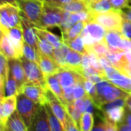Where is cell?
<instances>
[{"label": "cell", "instance_id": "obj_9", "mask_svg": "<svg viewBox=\"0 0 131 131\" xmlns=\"http://www.w3.org/2000/svg\"><path fill=\"white\" fill-rule=\"evenodd\" d=\"M104 69L107 80L110 81L122 90L131 94V78L129 75L113 65H107Z\"/></svg>", "mask_w": 131, "mask_h": 131}, {"label": "cell", "instance_id": "obj_33", "mask_svg": "<svg viewBox=\"0 0 131 131\" xmlns=\"http://www.w3.org/2000/svg\"><path fill=\"white\" fill-rule=\"evenodd\" d=\"M18 94V84L15 78L9 72L8 80L5 86V97L17 96Z\"/></svg>", "mask_w": 131, "mask_h": 131}, {"label": "cell", "instance_id": "obj_6", "mask_svg": "<svg viewBox=\"0 0 131 131\" xmlns=\"http://www.w3.org/2000/svg\"><path fill=\"white\" fill-rule=\"evenodd\" d=\"M44 3L39 0H17L21 14L36 26L39 25Z\"/></svg>", "mask_w": 131, "mask_h": 131}, {"label": "cell", "instance_id": "obj_11", "mask_svg": "<svg viewBox=\"0 0 131 131\" xmlns=\"http://www.w3.org/2000/svg\"><path fill=\"white\" fill-rule=\"evenodd\" d=\"M46 97L48 99V102L49 103V104L51 105L52 108L53 112L55 114V115L57 116V117L61 123L65 131L66 121H67V117L68 115L67 107L49 88H48L46 91Z\"/></svg>", "mask_w": 131, "mask_h": 131}, {"label": "cell", "instance_id": "obj_48", "mask_svg": "<svg viewBox=\"0 0 131 131\" xmlns=\"http://www.w3.org/2000/svg\"><path fill=\"white\" fill-rule=\"evenodd\" d=\"M88 5V7H89V5L92 3V2H94V1H96V0H83Z\"/></svg>", "mask_w": 131, "mask_h": 131}, {"label": "cell", "instance_id": "obj_35", "mask_svg": "<svg viewBox=\"0 0 131 131\" xmlns=\"http://www.w3.org/2000/svg\"><path fill=\"white\" fill-rule=\"evenodd\" d=\"M94 115L91 112H84L81 115L80 122V130L91 131L94 127Z\"/></svg>", "mask_w": 131, "mask_h": 131}, {"label": "cell", "instance_id": "obj_24", "mask_svg": "<svg viewBox=\"0 0 131 131\" xmlns=\"http://www.w3.org/2000/svg\"><path fill=\"white\" fill-rule=\"evenodd\" d=\"M0 49H1V53H2L6 58H8V59L19 58L10 38L6 34H5L2 31H1Z\"/></svg>", "mask_w": 131, "mask_h": 131}, {"label": "cell", "instance_id": "obj_53", "mask_svg": "<svg viewBox=\"0 0 131 131\" xmlns=\"http://www.w3.org/2000/svg\"><path fill=\"white\" fill-rule=\"evenodd\" d=\"M130 8H131V6H130Z\"/></svg>", "mask_w": 131, "mask_h": 131}, {"label": "cell", "instance_id": "obj_41", "mask_svg": "<svg viewBox=\"0 0 131 131\" xmlns=\"http://www.w3.org/2000/svg\"><path fill=\"white\" fill-rule=\"evenodd\" d=\"M114 9L121 10L129 6V0H110Z\"/></svg>", "mask_w": 131, "mask_h": 131}, {"label": "cell", "instance_id": "obj_54", "mask_svg": "<svg viewBox=\"0 0 131 131\" xmlns=\"http://www.w3.org/2000/svg\"><path fill=\"white\" fill-rule=\"evenodd\" d=\"M130 2H131V1H130Z\"/></svg>", "mask_w": 131, "mask_h": 131}, {"label": "cell", "instance_id": "obj_19", "mask_svg": "<svg viewBox=\"0 0 131 131\" xmlns=\"http://www.w3.org/2000/svg\"><path fill=\"white\" fill-rule=\"evenodd\" d=\"M28 131H51L48 114L45 105H41Z\"/></svg>", "mask_w": 131, "mask_h": 131}, {"label": "cell", "instance_id": "obj_27", "mask_svg": "<svg viewBox=\"0 0 131 131\" xmlns=\"http://www.w3.org/2000/svg\"><path fill=\"white\" fill-rule=\"evenodd\" d=\"M112 9L114 8L110 0H96L89 5V12L91 15L105 12Z\"/></svg>", "mask_w": 131, "mask_h": 131}, {"label": "cell", "instance_id": "obj_8", "mask_svg": "<svg viewBox=\"0 0 131 131\" xmlns=\"http://www.w3.org/2000/svg\"><path fill=\"white\" fill-rule=\"evenodd\" d=\"M107 30L95 21H88L81 35L82 36L86 48H90L94 42L104 41Z\"/></svg>", "mask_w": 131, "mask_h": 131}, {"label": "cell", "instance_id": "obj_32", "mask_svg": "<svg viewBox=\"0 0 131 131\" xmlns=\"http://www.w3.org/2000/svg\"><path fill=\"white\" fill-rule=\"evenodd\" d=\"M64 43L65 45H67L68 47H70L71 49H73L82 54H84L88 52V50L85 47L84 39L81 35L74 39L64 41Z\"/></svg>", "mask_w": 131, "mask_h": 131}, {"label": "cell", "instance_id": "obj_44", "mask_svg": "<svg viewBox=\"0 0 131 131\" xmlns=\"http://www.w3.org/2000/svg\"><path fill=\"white\" fill-rule=\"evenodd\" d=\"M120 12H121L124 18H126V19L131 21V8L130 7V5L125 8L120 10Z\"/></svg>", "mask_w": 131, "mask_h": 131}, {"label": "cell", "instance_id": "obj_7", "mask_svg": "<svg viewBox=\"0 0 131 131\" xmlns=\"http://www.w3.org/2000/svg\"><path fill=\"white\" fill-rule=\"evenodd\" d=\"M20 59L24 67L26 77L28 79V82L39 85L42 87L45 90H47L48 88L46 78L42 71L41 70L39 64L35 61L27 59L24 56L21 57Z\"/></svg>", "mask_w": 131, "mask_h": 131}, {"label": "cell", "instance_id": "obj_13", "mask_svg": "<svg viewBox=\"0 0 131 131\" xmlns=\"http://www.w3.org/2000/svg\"><path fill=\"white\" fill-rule=\"evenodd\" d=\"M46 91L47 90H45L42 87L39 85L28 82L21 88L20 93L24 94L25 96H27L35 102L41 105H44L48 102V99L46 97Z\"/></svg>", "mask_w": 131, "mask_h": 131}, {"label": "cell", "instance_id": "obj_21", "mask_svg": "<svg viewBox=\"0 0 131 131\" xmlns=\"http://www.w3.org/2000/svg\"><path fill=\"white\" fill-rule=\"evenodd\" d=\"M48 88L58 97V98L64 104V105L67 107H68V101L64 97V92L62 86L61 85L58 78L56 74L49 75L45 77Z\"/></svg>", "mask_w": 131, "mask_h": 131}, {"label": "cell", "instance_id": "obj_51", "mask_svg": "<svg viewBox=\"0 0 131 131\" xmlns=\"http://www.w3.org/2000/svg\"><path fill=\"white\" fill-rule=\"evenodd\" d=\"M130 42H131V39H130Z\"/></svg>", "mask_w": 131, "mask_h": 131}, {"label": "cell", "instance_id": "obj_15", "mask_svg": "<svg viewBox=\"0 0 131 131\" xmlns=\"http://www.w3.org/2000/svg\"><path fill=\"white\" fill-rule=\"evenodd\" d=\"M1 31L4 32L8 36V38H10L11 41L12 42L15 48L18 58H21V57H23V46H24L25 40L23 37L21 25H20L3 31L1 30Z\"/></svg>", "mask_w": 131, "mask_h": 131}, {"label": "cell", "instance_id": "obj_45", "mask_svg": "<svg viewBox=\"0 0 131 131\" xmlns=\"http://www.w3.org/2000/svg\"><path fill=\"white\" fill-rule=\"evenodd\" d=\"M73 1H75V0H54L53 2H48V3L52 4V5H56V6H58V7H61L62 5H67V4H68Z\"/></svg>", "mask_w": 131, "mask_h": 131}, {"label": "cell", "instance_id": "obj_30", "mask_svg": "<svg viewBox=\"0 0 131 131\" xmlns=\"http://www.w3.org/2000/svg\"><path fill=\"white\" fill-rule=\"evenodd\" d=\"M61 8L63 10L71 12V13H77V12H81L85 11H89L88 5L83 1V0H75L73 1L67 5H62Z\"/></svg>", "mask_w": 131, "mask_h": 131}, {"label": "cell", "instance_id": "obj_1", "mask_svg": "<svg viewBox=\"0 0 131 131\" xmlns=\"http://www.w3.org/2000/svg\"><path fill=\"white\" fill-rule=\"evenodd\" d=\"M97 92V108L100 111L107 104L113 102L117 99L127 98L130 94L122 90L110 81L104 79L96 84Z\"/></svg>", "mask_w": 131, "mask_h": 131}, {"label": "cell", "instance_id": "obj_49", "mask_svg": "<svg viewBox=\"0 0 131 131\" xmlns=\"http://www.w3.org/2000/svg\"><path fill=\"white\" fill-rule=\"evenodd\" d=\"M54 0H46V2H53Z\"/></svg>", "mask_w": 131, "mask_h": 131}, {"label": "cell", "instance_id": "obj_25", "mask_svg": "<svg viewBox=\"0 0 131 131\" xmlns=\"http://www.w3.org/2000/svg\"><path fill=\"white\" fill-rule=\"evenodd\" d=\"M37 37H38V48L39 50L41 53L48 55V57H50L51 58H52L54 61H55V58H54V47L53 46V45L51 43H50L42 35H41L40 33L35 31Z\"/></svg>", "mask_w": 131, "mask_h": 131}, {"label": "cell", "instance_id": "obj_36", "mask_svg": "<svg viewBox=\"0 0 131 131\" xmlns=\"http://www.w3.org/2000/svg\"><path fill=\"white\" fill-rule=\"evenodd\" d=\"M41 51H38L32 46L25 41L23 46V56L27 59L39 64Z\"/></svg>", "mask_w": 131, "mask_h": 131}, {"label": "cell", "instance_id": "obj_18", "mask_svg": "<svg viewBox=\"0 0 131 131\" xmlns=\"http://www.w3.org/2000/svg\"><path fill=\"white\" fill-rule=\"evenodd\" d=\"M56 75L63 89L74 88L84 77L79 73L70 69H63L59 73L56 74Z\"/></svg>", "mask_w": 131, "mask_h": 131}, {"label": "cell", "instance_id": "obj_5", "mask_svg": "<svg viewBox=\"0 0 131 131\" xmlns=\"http://www.w3.org/2000/svg\"><path fill=\"white\" fill-rule=\"evenodd\" d=\"M21 12L17 5L2 3L0 6V28L6 30L21 25Z\"/></svg>", "mask_w": 131, "mask_h": 131}, {"label": "cell", "instance_id": "obj_10", "mask_svg": "<svg viewBox=\"0 0 131 131\" xmlns=\"http://www.w3.org/2000/svg\"><path fill=\"white\" fill-rule=\"evenodd\" d=\"M104 42L110 51H131L130 40L126 38L121 32L107 31L104 38Z\"/></svg>", "mask_w": 131, "mask_h": 131}, {"label": "cell", "instance_id": "obj_28", "mask_svg": "<svg viewBox=\"0 0 131 131\" xmlns=\"http://www.w3.org/2000/svg\"><path fill=\"white\" fill-rule=\"evenodd\" d=\"M73 103H74L75 107L78 111H80L82 114L84 112L93 113L94 108L95 107L92 99L88 95L84 97L75 100Z\"/></svg>", "mask_w": 131, "mask_h": 131}, {"label": "cell", "instance_id": "obj_2", "mask_svg": "<svg viewBox=\"0 0 131 131\" xmlns=\"http://www.w3.org/2000/svg\"><path fill=\"white\" fill-rule=\"evenodd\" d=\"M64 14L65 11L61 8L48 2H45L41 17L38 27L44 28L54 27L60 28L64 21Z\"/></svg>", "mask_w": 131, "mask_h": 131}, {"label": "cell", "instance_id": "obj_42", "mask_svg": "<svg viewBox=\"0 0 131 131\" xmlns=\"http://www.w3.org/2000/svg\"><path fill=\"white\" fill-rule=\"evenodd\" d=\"M80 129L78 127L76 122L73 120V118L69 115H68L67 121H66V129L65 131H79Z\"/></svg>", "mask_w": 131, "mask_h": 131}, {"label": "cell", "instance_id": "obj_22", "mask_svg": "<svg viewBox=\"0 0 131 131\" xmlns=\"http://www.w3.org/2000/svg\"><path fill=\"white\" fill-rule=\"evenodd\" d=\"M5 131H27L28 130V127L26 126L25 121H23L21 116L16 111L9 117L6 122Z\"/></svg>", "mask_w": 131, "mask_h": 131}, {"label": "cell", "instance_id": "obj_34", "mask_svg": "<svg viewBox=\"0 0 131 131\" xmlns=\"http://www.w3.org/2000/svg\"><path fill=\"white\" fill-rule=\"evenodd\" d=\"M83 84H84V87L86 90L88 95L92 99L95 107H97V92L96 84L94 82L90 81L89 79L86 78L84 76Z\"/></svg>", "mask_w": 131, "mask_h": 131}, {"label": "cell", "instance_id": "obj_20", "mask_svg": "<svg viewBox=\"0 0 131 131\" xmlns=\"http://www.w3.org/2000/svg\"><path fill=\"white\" fill-rule=\"evenodd\" d=\"M38 64L45 77L56 74L64 69L55 61L41 52L40 54V61Z\"/></svg>", "mask_w": 131, "mask_h": 131}, {"label": "cell", "instance_id": "obj_40", "mask_svg": "<svg viewBox=\"0 0 131 131\" xmlns=\"http://www.w3.org/2000/svg\"><path fill=\"white\" fill-rule=\"evenodd\" d=\"M121 34L127 39H131V21L124 18L121 28Z\"/></svg>", "mask_w": 131, "mask_h": 131}, {"label": "cell", "instance_id": "obj_12", "mask_svg": "<svg viewBox=\"0 0 131 131\" xmlns=\"http://www.w3.org/2000/svg\"><path fill=\"white\" fill-rule=\"evenodd\" d=\"M0 125L1 131H5L6 122L17 109V96L5 97L0 100Z\"/></svg>", "mask_w": 131, "mask_h": 131}, {"label": "cell", "instance_id": "obj_43", "mask_svg": "<svg viewBox=\"0 0 131 131\" xmlns=\"http://www.w3.org/2000/svg\"><path fill=\"white\" fill-rule=\"evenodd\" d=\"M119 124H127V125L131 126V111L130 109H128L127 107H125V112H124L123 120Z\"/></svg>", "mask_w": 131, "mask_h": 131}, {"label": "cell", "instance_id": "obj_4", "mask_svg": "<svg viewBox=\"0 0 131 131\" xmlns=\"http://www.w3.org/2000/svg\"><path fill=\"white\" fill-rule=\"evenodd\" d=\"M41 106V104L31 100L22 93L17 95V111L21 116L28 128L31 127Z\"/></svg>", "mask_w": 131, "mask_h": 131}, {"label": "cell", "instance_id": "obj_31", "mask_svg": "<svg viewBox=\"0 0 131 131\" xmlns=\"http://www.w3.org/2000/svg\"><path fill=\"white\" fill-rule=\"evenodd\" d=\"M44 105L45 106V108H46L47 112H48V114L49 123H50V126H51V130L64 131V129L61 123L60 122V121L58 120V118L57 117V116L55 115V114L53 112L52 108H51V105L49 104V103L47 102Z\"/></svg>", "mask_w": 131, "mask_h": 131}, {"label": "cell", "instance_id": "obj_23", "mask_svg": "<svg viewBox=\"0 0 131 131\" xmlns=\"http://www.w3.org/2000/svg\"><path fill=\"white\" fill-rule=\"evenodd\" d=\"M9 75L8 59L2 53L0 54V96L1 99L5 97V86Z\"/></svg>", "mask_w": 131, "mask_h": 131}, {"label": "cell", "instance_id": "obj_29", "mask_svg": "<svg viewBox=\"0 0 131 131\" xmlns=\"http://www.w3.org/2000/svg\"><path fill=\"white\" fill-rule=\"evenodd\" d=\"M86 24L87 21H80L74 24L65 34H62L63 41L67 40H71L79 36L84 30V27L86 26Z\"/></svg>", "mask_w": 131, "mask_h": 131}, {"label": "cell", "instance_id": "obj_46", "mask_svg": "<svg viewBox=\"0 0 131 131\" xmlns=\"http://www.w3.org/2000/svg\"><path fill=\"white\" fill-rule=\"evenodd\" d=\"M118 130L120 131H131V126L124 124H118Z\"/></svg>", "mask_w": 131, "mask_h": 131}, {"label": "cell", "instance_id": "obj_17", "mask_svg": "<svg viewBox=\"0 0 131 131\" xmlns=\"http://www.w3.org/2000/svg\"><path fill=\"white\" fill-rule=\"evenodd\" d=\"M21 25L23 32L24 40L26 43L32 46L38 51H40L38 45V37L34 28V24L28 21L23 15L21 14Z\"/></svg>", "mask_w": 131, "mask_h": 131}, {"label": "cell", "instance_id": "obj_52", "mask_svg": "<svg viewBox=\"0 0 131 131\" xmlns=\"http://www.w3.org/2000/svg\"><path fill=\"white\" fill-rule=\"evenodd\" d=\"M129 1H131V0H129Z\"/></svg>", "mask_w": 131, "mask_h": 131}, {"label": "cell", "instance_id": "obj_26", "mask_svg": "<svg viewBox=\"0 0 131 131\" xmlns=\"http://www.w3.org/2000/svg\"><path fill=\"white\" fill-rule=\"evenodd\" d=\"M34 28H35V31H37V32L40 33L41 35H42L50 43H51L55 48H60L64 44L62 38H60L58 35L51 33V31H48L47 28H40V27H38L36 25H34Z\"/></svg>", "mask_w": 131, "mask_h": 131}, {"label": "cell", "instance_id": "obj_38", "mask_svg": "<svg viewBox=\"0 0 131 131\" xmlns=\"http://www.w3.org/2000/svg\"><path fill=\"white\" fill-rule=\"evenodd\" d=\"M74 102V101H73ZM73 102H71V103H68V107H67V110H68V112L69 114V115L73 118V120L76 122L78 127H79L80 129V122H81V115H82V113L78 111Z\"/></svg>", "mask_w": 131, "mask_h": 131}, {"label": "cell", "instance_id": "obj_3", "mask_svg": "<svg viewBox=\"0 0 131 131\" xmlns=\"http://www.w3.org/2000/svg\"><path fill=\"white\" fill-rule=\"evenodd\" d=\"M124 18L120 10L112 9L105 12L91 15V21L101 25L107 31H115L121 33Z\"/></svg>", "mask_w": 131, "mask_h": 131}, {"label": "cell", "instance_id": "obj_37", "mask_svg": "<svg viewBox=\"0 0 131 131\" xmlns=\"http://www.w3.org/2000/svg\"><path fill=\"white\" fill-rule=\"evenodd\" d=\"M68 46L65 45L64 43L60 47V48H54V58H55V61L62 68H65V56L67 53Z\"/></svg>", "mask_w": 131, "mask_h": 131}, {"label": "cell", "instance_id": "obj_50", "mask_svg": "<svg viewBox=\"0 0 131 131\" xmlns=\"http://www.w3.org/2000/svg\"><path fill=\"white\" fill-rule=\"evenodd\" d=\"M39 1H41V2H46V0H39Z\"/></svg>", "mask_w": 131, "mask_h": 131}, {"label": "cell", "instance_id": "obj_16", "mask_svg": "<svg viewBox=\"0 0 131 131\" xmlns=\"http://www.w3.org/2000/svg\"><path fill=\"white\" fill-rule=\"evenodd\" d=\"M73 70L80 74L83 75L84 67H83V54L71 49L70 47L68 48L66 56H65V68Z\"/></svg>", "mask_w": 131, "mask_h": 131}, {"label": "cell", "instance_id": "obj_14", "mask_svg": "<svg viewBox=\"0 0 131 131\" xmlns=\"http://www.w3.org/2000/svg\"><path fill=\"white\" fill-rule=\"evenodd\" d=\"M9 64V72L12 74L15 79L17 81L18 88V94L20 93L21 88L28 83V79L26 74L22 65L21 61L20 58H11L8 59Z\"/></svg>", "mask_w": 131, "mask_h": 131}, {"label": "cell", "instance_id": "obj_39", "mask_svg": "<svg viewBox=\"0 0 131 131\" xmlns=\"http://www.w3.org/2000/svg\"><path fill=\"white\" fill-rule=\"evenodd\" d=\"M83 80H84V77H83V79L80 82H78L74 88V96L75 100L88 96V94L83 84Z\"/></svg>", "mask_w": 131, "mask_h": 131}, {"label": "cell", "instance_id": "obj_47", "mask_svg": "<svg viewBox=\"0 0 131 131\" xmlns=\"http://www.w3.org/2000/svg\"><path fill=\"white\" fill-rule=\"evenodd\" d=\"M2 3H11L12 5H17V0H1V4Z\"/></svg>", "mask_w": 131, "mask_h": 131}]
</instances>
